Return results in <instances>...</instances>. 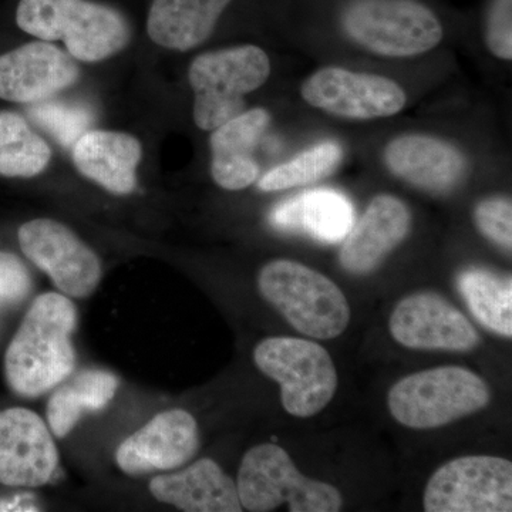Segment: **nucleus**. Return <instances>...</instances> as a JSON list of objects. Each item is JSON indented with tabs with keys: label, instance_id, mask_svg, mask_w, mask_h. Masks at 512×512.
<instances>
[{
	"label": "nucleus",
	"instance_id": "nucleus-22",
	"mask_svg": "<svg viewBox=\"0 0 512 512\" xmlns=\"http://www.w3.org/2000/svg\"><path fill=\"white\" fill-rule=\"evenodd\" d=\"M231 0H153L147 16L148 37L164 49L188 52L214 32Z\"/></svg>",
	"mask_w": 512,
	"mask_h": 512
},
{
	"label": "nucleus",
	"instance_id": "nucleus-21",
	"mask_svg": "<svg viewBox=\"0 0 512 512\" xmlns=\"http://www.w3.org/2000/svg\"><path fill=\"white\" fill-rule=\"evenodd\" d=\"M355 222L352 202L333 190H312L276 205L271 224L286 232H302L316 241H343Z\"/></svg>",
	"mask_w": 512,
	"mask_h": 512
},
{
	"label": "nucleus",
	"instance_id": "nucleus-8",
	"mask_svg": "<svg viewBox=\"0 0 512 512\" xmlns=\"http://www.w3.org/2000/svg\"><path fill=\"white\" fill-rule=\"evenodd\" d=\"M342 25L360 46L389 57L423 55L443 39L440 20L417 0H359L346 8Z\"/></svg>",
	"mask_w": 512,
	"mask_h": 512
},
{
	"label": "nucleus",
	"instance_id": "nucleus-27",
	"mask_svg": "<svg viewBox=\"0 0 512 512\" xmlns=\"http://www.w3.org/2000/svg\"><path fill=\"white\" fill-rule=\"evenodd\" d=\"M33 119L39 121L47 131L53 134L59 141H63L66 146H70L74 141L83 136V130L89 124V117L84 111L79 109H70L64 104H46L43 101L33 104Z\"/></svg>",
	"mask_w": 512,
	"mask_h": 512
},
{
	"label": "nucleus",
	"instance_id": "nucleus-2",
	"mask_svg": "<svg viewBox=\"0 0 512 512\" xmlns=\"http://www.w3.org/2000/svg\"><path fill=\"white\" fill-rule=\"evenodd\" d=\"M16 23L45 42L62 40L67 53L84 63L116 56L131 39L120 10L90 0H20Z\"/></svg>",
	"mask_w": 512,
	"mask_h": 512
},
{
	"label": "nucleus",
	"instance_id": "nucleus-11",
	"mask_svg": "<svg viewBox=\"0 0 512 512\" xmlns=\"http://www.w3.org/2000/svg\"><path fill=\"white\" fill-rule=\"evenodd\" d=\"M303 100L312 107L350 120H372L400 113L406 93L387 77L325 67L305 80Z\"/></svg>",
	"mask_w": 512,
	"mask_h": 512
},
{
	"label": "nucleus",
	"instance_id": "nucleus-18",
	"mask_svg": "<svg viewBox=\"0 0 512 512\" xmlns=\"http://www.w3.org/2000/svg\"><path fill=\"white\" fill-rule=\"evenodd\" d=\"M271 123L265 109L242 111L234 119L212 130L211 175L218 187L241 191L251 187L259 175L254 153Z\"/></svg>",
	"mask_w": 512,
	"mask_h": 512
},
{
	"label": "nucleus",
	"instance_id": "nucleus-23",
	"mask_svg": "<svg viewBox=\"0 0 512 512\" xmlns=\"http://www.w3.org/2000/svg\"><path fill=\"white\" fill-rule=\"evenodd\" d=\"M119 384V377L106 370L87 369L79 373L50 396L46 407L50 431L57 439H64L84 413L106 409Z\"/></svg>",
	"mask_w": 512,
	"mask_h": 512
},
{
	"label": "nucleus",
	"instance_id": "nucleus-17",
	"mask_svg": "<svg viewBox=\"0 0 512 512\" xmlns=\"http://www.w3.org/2000/svg\"><path fill=\"white\" fill-rule=\"evenodd\" d=\"M384 161L394 175L431 192L450 191L463 177L466 160L440 138L407 134L387 144Z\"/></svg>",
	"mask_w": 512,
	"mask_h": 512
},
{
	"label": "nucleus",
	"instance_id": "nucleus-30",
	"mask_svg": "<svg viewBox=\"0 0 512 512\" xmlns=\"http://www.w3.org/2000/svg\"><path fill=\"white\" fill-rule=\"evenodd\" d=\"M512 0H494L488 12L485 42L494 56L512 59Z\"/></svg>",
	"mask_w": 512,
	"mask_h": 512
},
{
	"label": "nucleus",
	"instance_id": "nucleus-19",
	"mask_svg": "<svg viewBox=\"0 0 512 512\" xmlns=\"http://www.w3.org/2000/svg\"><path fill=\"white\" fill-rule=\"evenodd\" d=\"M141 158L140 140L121 131H87L73 147V163L77 171L116 195L136 191Z\"/></svg>",
	"mask_w": 512,
	"mask_h": 512
},
{
	"label": "nucleus",
	"instance_id": "nucleus-29",
	"mask_svg": "<svg viewBox=\"0 0 512 512\" xmlns=\"http://www.w3.org/2000/svg\"><path fill=\"white\" fill-rule=\"evenodd\" d=\"M32 276L18 256L0 251V308H12L32 292Z\"/></svg>",
	"mask_w": 512,
	"mask_h": 512
},
{
	"label": "nucleus",
	"instance_id": "nucleus-5",
	"mask_svg": "<svg viewBox=\"0 0 512 512\" xmlns=\"http://www.w3.org/2000/svg\"><path fill=\"white\" fill-rule=\"evenodd\" d=\"M271 62L258 46L244 45L202 53L192 60L188 80L194 92V123L204 131L244 111V97L264 86Z\"/></svg>",
	"mask_w": 512,
	"mask_h": 512
},
{
	"label": "nucleus",
	"instance_id": "nucleus-28",
	"mask_svg": "<svg viewBox=\"0 0 512 512\" xmlns=\"http://www.w3.org/2000/svg\"><path fill=\"white\" fill-rule=\"evenodd\" d=\"M474 221L485 238L511 251L512 205L507 198H488L474 210Z\"/></svg>",
	"mask_w": 512,
	"mask_h": 512
},
{
	"label": "nucleus",
	"instance_id": "nucleus-26",
	"mask_svg": "<svg viewBox=\"0 0 512 512\" xmlns=\"http://www.w3.org/2000/svg\"><path fill=\"white\" fill-rule=\"evenodd\" d=\"M342 158V148L333 141L303 151L288 163L278 165L259 180L262 191H282L315 183L335 170Z\"/></svg>",
	"mask_w": 512,
	"mask_h": 512
},
{
	"label": "nucleus",
	"instance_id": "nucleus-20",
	"mask_svg": "<svg viewBox=\"0 0 512 512\" xmlns=\"http://www.w3.org/2000/svg\"><path fill=\"white\" fill-rule=\"evenodd\" d=\"M148 490L157 501L185 512H241L237 483L211 458L195 461L174 474L151 478Z\"/></svg>",
	"mask_w": 512,
	"mask_h": 512
},
{
	"label": "nucleus",
	"instance_id": "nucleus-25",
	"mask_svg": "<svg viewBox=\"0 0 512 512\" xmlns=\"http://www.w3.org/2000/svg\"><path fill=\"white\" fill-rule=\"evenodd\" d=\"M52 160L49 144L30 127L25 117L0 111V175L33 178L46 170Z\"/></svg>",
	"mask_w": 512,
	"mask_h": 512
},
{
	"label": "nucleus",
	"instance_id": "nucleus-16",
	"mask_svg": "<svg viewBox=\"0 0 512 512\" xmlns=\"http://www.w3.org/2000/svg\"><path fill=\"white\" fill-rule=\"evenodd\" d=\"M412 215L393 195H377L343 239L340 264L353 275L375 271L409 234Z\"/></svg>",
	"mask_w": 512,
	"mask_h": 512
},
{
	"label": "nucleus",
	"instance_id": "nucleus-7",
	"mask_svg": "<svg viewBox=\"0 0 512 512\" xmlns=\"http://www.w3.org/2000/svg\"><path fill=\"white\" fill-rule=\"evenodd\" d=\"M256 367L281 386L282 406L299 419L322 412L338 389L328 350L312 340L268 338L254 350Z\"/></svg>",
	"mask_w": 512,
	"mask_h": 512
},
{
	"label": "nucleus",
	"instance_id": "nucleus-3",
	"mask_svg": "<svg viewBox=\"0 0 512 512\" xmlns=\"http://www.w3.org/2000/svg\"><path fill=\"white\" fill-rule=\"evenodd\" d=\"M258 288L265 301L302 335L329 340L348 328L350 308L345 293L309 266L289 259L269 262L259 272Z\"/></svg>",
	"mask_w": 512,
	"mask_h": 512
},
{
	"label": "nucleus",
	"instance_id": "nucleus-15",
	"mask_svg": "<svg viewBox=\"0 0 512 512\" xmlns=\"http://www.w3.org/2000/svg\"><path fill=\"white\" fill-rule=\"evenodd\" d=\"M80 67L69 53L39 40L0 56V99L35 104L74 86Z\"/></svg>",
	"mask_w": 512,
	"mask_h": 512
},
{
	"label": "nucleus",
	"instance_id": "nucleus-24",
	"mask_svg": "<svg viewBox=\"0 0 512 512\" xmlns=\"http://www.w3.org/2000/svg\"><path fill=\"white\" fill-rule=\"evenodd\" d=\"M458 289L474 318L491 332L512 336L511 276L485 269H468L457 279Z\"/></svg>",
	"mask_w": 512,
	"mask_h": 512
},
{
	"label": "nucleus",
	"instance_id": "nucleus-10",
	"mask_svg": "<svg viewBox=\"0 0 512 512\" xmlns=\"http://www.w3.org/2000/svg\"><path fill=\"white\" fill-rule=\"evenodd\" d=\"M20 249L69 298H89L101 281L99 256L72 229L50 218H37L18 231Z\"/></svg>",
	"mask_w": 512,
	"mask_h": 512
},
{
	"label": "nucleus",
	"instance_id": "nucleus-12",
	"mask_svg": "<svg viewBox=\"0 0 512 512\" xmlns=\"http://www.w3.org/2000/svg\"><path fill=\"white\" fill-rule=\"evenodd\" d=\"M389 329L393 339L409 349L468 352L480 343L470 320L434 292L413 293L397 303Z\"/></svg>",
	"mask_w": 512,
	"mask_h": 512
},
{
	"label": "nucleus",
	"instance_id": "nucleus-4",
	"mask_svg": "<svg viewBox=\"0 0 512 512\" xmlns=\"http://www.w3.org/2000/svg\"><path fill=\"white\" fill-rule=\"evenodd\" d=\"M490 403L484 379L460 366L434 367L399 380L387 396L397 423L414 430L446 426Z\"/></svg>",
	"mask_w": 512,
	"mask_h": 512
},
{
	"label": "nucleus",
	"instance_id": "nucleus-9",
	"mask_svg": "<svg viewBox=\"0 0 512 512\" xmlns=\"http://www.w3.org/2000/svg\"><path fill=\"white\" fill-rule=\"evenodd\" d=\"M423 505L427 512H510L511 461L490 456L454 458L431 476Z\"/></svg>",
	"mask_w": 512,
	"mask_h": 512
},
{
	"label": "nucleus",
	"instance_id": "nucleus-14",
	"mask_svg": "<svg viewBox=\"0 0 512 512\" xmlns=\"http://www.w3.org/2000/svg\"><path fill=\"white\" fill-rule=\"evenodd\" d=\"M59 453L49 426L25 407L0 412V484L36 488L49 483Z\"/></svg>",
	"mask_w": 512,
	"mask_h": 512
},
{
	"label": "nucleus",
	"instance_id": "nucleus-1",
	"mask_svg": "<svg viewBox=\"0 0 512 512\" xmlns=\"http://www.w3.org/2000/svg\"><path fill=\"white\" fill-rule=\"evenodd\" d=\"M76 325L77 309L69 296H37L6 350L5 376L13 393L35 399L72 375Z\"/></svg>",
	"mask_w": 512,
	"mask_h": 512
},
{
	"label": "nucleus",
	"instance_id": "nucleus-6",
	"mask_svg": "<svg viewBox=\"0 0 512 512\" xmlns=\"http://www.w3.org/2000/svg\"><path fill=\"white\" fill-rule=\"evenodd\" d=\"M242 510L274 511L288 505L291 512H338L343 505L338 488L303 476L284 448L259 444L242 458L237 478Z\"/></svg>",
	"mask_w": 512,
	"mask_h": 512
},
{
	"label": "nucleus",
	"instance_id": "nucleus-13",
	"mask_svg": "<svg viewBox=\"0 0 512 512\" xmlns=\"http://www.w3.org/2000/svg\"><path fill=\"white\" fill-rule=\"evenodd\" d=\"M200 448L197 420L183 409L158 413L117 447L116 463L128 476L164 473L185 466Z\"/></svg>",
	"mask_w": 512,
	"mask_h": 512
}]
</instances>
